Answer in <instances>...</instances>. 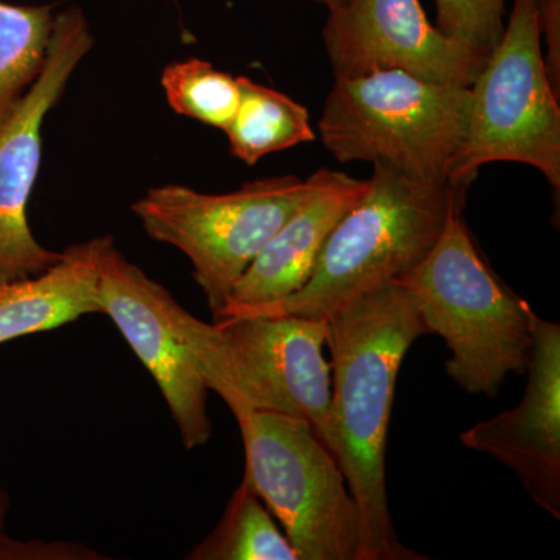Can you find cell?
<instances>
[{"label": "cell", "mask_w": 560, "mask_h": 560, "mask_svg": "<svg viewBox=\"0 0 560 560\" xmlns=\"http://www.w3.org/2000/svg\"><path fill=\"white\" fill-rule=\"evenodd\" d=\"M334 456L360 512V560L429 559L400 544L386 493V442L397 375L422 335L411 294L397 280L359 294L327 318Z\"/></svg>", "instance_id": "obj_1"}, {"label": "cell", "mask_w": 560, "mask_h": 560, "mask_svg": "<svg viewBox=\"0 0 560 560\" xmlns=\"http://www.w3.org/2000/svg\"><path fill=\"white\" fill-rule=\"evenodd\" d=\"M458 209L429 256L397 278L427 334L451 350L445 371L469 394L495 397L528 368L536 312L499 278L475 245Z\"/></svg>", "instance_id": "obj_2"}, {"label": "cell", "mask_w": 560, "mask_h": 560, "mask_svg": "<svg viewBox=\"0 0 560 560\" xmlns=\"http://www.w3.org/2000/svg\"><path fill=\"white\" fill-rule=\"evenodd\" d=\"M372 165L366 190L331 231L312 278L278 313L327 319L372 287L400 278L429 256L466 205L467 187Z\"/></svg>", "instance_id": "obj_3"}, {"label": "cell", "mask_w": 560, "mask_h": 560, "mask_svg": "<svg viewBox=\"0 0 560 560\" xmlns=\"http://www.w3.org/2000/svg\"><path fill=\"white\" fill-rule=\"evenodd\" d=\"M471 108L470 86L400 69L335 79L318 131L341 164L383 162L412 178L451 183Z\"/></svg>", "instance_id": "obj_4"}, {"label": "cell", "mask_w": 560, "mask_h": 560, "mask_svg": "<svg viewBox=\"0 0 560 560\" xmlns=\"http://www.w3.org/2000/svg\"><path fill=\"white\" fill-rule=\"evenodd\" d=\"M184 329L206 385L232 415L275 411L307 420L334 455L327 319L278 313L208 324L186 312Z\"/></svg>", "instance_id": "obj_5"}, {"label": "cell", "mask_w": 560, "mask_h": 560, "mask_svg": "<svg viewBox=\"0 0 560 560\" xmlns=\"http://www.w3.org/2000/svg\"><path fill=\"white\" fill-rule=\"evenodd\" d=\"M243 480L278 518L300 560H360V512L348 481L311 422L275 411L235 415Z\"/></svg>", "instance_id": "obj_6"}, {"label": "cell", "mask_w": 560, "mask_h": 560, "mask_svg": "<svg viewBox=\"0 0 560 560\" xmlns=\"http://www.w3.org/2000/svg\"><path fill=\"white\" fill-rule=\"evenodd\" d=\"M466 140L451 183L469 187L490 162H521L560 189V109L534 0H514L503 36L470 86Z\"/></svg>", "instance_id": "obj_7"}, {"label": "cell", "mask_w": 560, "mask_h": 560, "mask_svg": "<svg viewBox=\"0 0 560 560\" xmlns=\"http://www.w3.org/2000/svg\"><path fill=\"white\" fill-rule=\"evenodd\" d=\"M307 194L308 180L296 175L249 180L219 195L175 184L150 189L131 209L153 241L186 254L215 319L235 283Z\"/></svg>", "instance_id": "obj_8"}, {"label": "cell", "mask_w": 560, "mask_h": 560, "mask_svg": "<svg viewBox=\"0 0 560 560\" xmlns=\"http://www.w3.org/2000/svg\"><path fill=\"white\" fill-rule=\"evenodd\" d=\"M92 46L80 7L57 13L38 79L0 125V283L39 275L61 259L62 253L44 248L33 235L28 202L43 160L44 120Z\"/></svg>", "instance_id": "obj_9"}, {"label": "cell", "mask_w": 560, "mask_h": 560, "mask_svg": "<svg viewBox=\"0 0 560 560\" xmlns=\"http://www.w3.org/2000/svg\"><path fill=\"white\" fill-rule=\"evenodd\" d=\"M98 304L160 386L184 447L208 444L209 388L184 329L186 308L125 259L114 241L102 257Z\"/></svg>", "instance_id": "obj_10"}, {"label": "cell", "mask_w": 560, "mask_h": 560, "mask_svg": "<svg viewBox=\"0 0 560 560\" xmlns=\"http://www.w3.org/2000/svg\"><path fill=\"white\" fill-rule=\"evenodd\" d=\"M323 39L335 79L400 69L471 86L489 58L438 31L420 0H348L329 11Z\"/></svg>", "instance_id": "obj_11"}, {"label": "cell", "mask_w": 560, "mask_h": 560, "mask_svg": "<svg viewBox=\"0 0 560 560\" xmlns=\"http://www.w3.org/2000/svg\"><path fill=\"white\" fill-rule=\"evenodd\" d=\"M525 396L460 434L464 447L510 467L530 499L560 518V327L534 318Z\"/></svg>", "instance_id": "obj_12"}, {"label": "cell", "mask_w": 560, "mask_h": 560, "mask_svg": "<svg viewBox=\"0 0 560 560\" xmlns=\"http://www.w3.org/2000/svg\"><path fill=\"white\" fill-rule=\"evenodd\" d=\"M307 180L308 194L301 208L264 246L213 320L276 315L283 302L312 278L331 231L368 186V179L329 168H320Z\"/></svg>", "instance_id": "obj_13"}, {"label": "cell", "mask_w": 560, "mask_h": 560, "mask_svg": "<svg viewBox=\"0 0 560 560\" xmlns=\"http://www.w3.org/2000/svg\"><path fill=\"white\" fill-rule=\"evenodd\" d=\"M113 241L75 243L46 271L0 283V345L102 313L98 278L103 253Z\"/></svg>", "instance_id": "obj_14"}, {"label": "cell", "mask_w": 560, "mask_h": 560, "mask_svg": "<svg viewBox=\"0 0 560 560\" xmlns=\"http://www.w3.org/2000/svg\"><path fill=\"white\" fill-rule=\"evenodd\" d=\"M238 83L241 103L224 130L232 156L246 165H256L268 154L316 139L311 114L301 103L248 77H238Z\"/></svg>", "instance_id": "obj_15"}, {"label": "cell", "mask_w": 560, "mask_h": 560, "mask_svg": "<svg viewBox=\"0 0 560 560\" xmlns=\"http://www.w3.org/2000/svg\"><path fill=\"white\" fill-rule=\"evenodd\" d=\"M187 559L300 560L271 512L245 480L232 493L219 525Z\"/></svg>", "instance_id": "obj_16"}, {"label": "cell", "mask_w": 560, "mask_h": 560, "mask_svg": "<svg viewBox=\"0 0 560 560\" xmlns=\"http://www.w3.org/2000/svg\"><path fill=\"white\" fill-rule=\"evenodd\" d=\"M55 5L0 0V125L31 90L49 54Z\"/></svg>", "instance_id": "obj_17"}, {"label": "cell", "mask_w": 560, "mask_h": 560, "mask_svg": "<svg viewBox=\"0 0 560 560\" xmlns=\"http://www.w3.org/2000/svg\"><path fill=\"white\" fill-rule=\"evenodd\" d=\"M161 84L176 114L223 131L230 127L241 103L238 77L198 58L168 65L162 72Z\"/></svg>", "instance_id": "obj_18"}, {"label": "cell", "mask_w": 560, "mask_h": 560, "mask_svg": "<svg viewBox=\"0 0 560 560\" xmlns=\"http://www.w3.org/2000/svg\"><path fill=\"white\" fill-rule=\"evenodd\" d=\"M436 28L490 55L504 32V0H436Z\"/></svg>", "instance_id": "obj_19"}, {"label": "cell", "mask_w": 560, "mask_h": 560, "mask_svg": "<svg viewBox=\"0 0 560 560\" xmlns=\"http://www.w3.org/2000/svg\"><path fill=\"white\" fill-rule=\"evenodd\" d=\"M540 38L547 47L548 77L558 97H560V0H534Z\"/></svg>", "instance_id": "obj_20"}, {"label": "cell", "mask_w": 560, "mask_h": 560, "mask_svg": "<svg viewBox=\"0 0 560 560\" xmlns=\"http://www.w3.org/2000/svg\"><path fill=\"white\" fill-rule=\"evenodd\" d=\"M10 497L0 480V560H27L28 541L10 539L5 534L7 514H9Z\"/></svg>", "instance_id": "obj_21"}, {"label": "cell", "mask_w": 560, "mask_h": 560, "mask_svg": "<svg viewBox=\"0 0 560 560\" xmlns=\"http://www.w3.org/2000/svg\"><path fill=\"white\" fill-rule=\"evenodd\" d=\"M313 2L319 3V5L326 7L327 10L331 11L345 5L348 0H313Z\"/></svg>", "instance_id": "obj_22"}]
</instances>
